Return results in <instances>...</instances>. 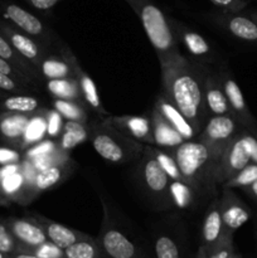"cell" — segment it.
Instances as JSON below:
<instances>
[{
  "mask_svg": "<svg viewBox=\"0 0 257 258\" xmlns=\"http://www.w3.org/2000/svg\"><path fill=\"white\" fill-rule=\"evenodd\" d=\"M197 258H207V254H206V251H204L202 247H199L198 252H197Z\"/></svg>",
  "mask_w": 257,
  "mask_h": 258,
  "instance_id": "f907efd6",
  "label": "cell"
},
{
  "mask_svg": "<svg viewBox=\"0 0 257 258\" xmlns=\"http://www.w3.org/2000/svg\"><path fill=\"white\" fill-rule=\"evenodd\" d=\"M59 53L60 55L70 63L71 68H72L73 71V75H75L76 81H77L78 86H80L81 95H82L83 101H85V103L87 105V107H90L93 112L102 116V117L110 116V113L105 110L102 102H101L100 95H98V91L95 82H93L92 78L82 70L80 62H78L76 55L72 53V50H71L67 45L59 44Z\"/></svg>",
  "mask_w": 257,
  "mask_h": 258,
  "instance_id": "7c38bea8",
  "label": "cell"
},
{
  "mask_svg": "<svg viewBox=\"0 0 257 258\" xmlns=\"http://www.w3.org/2000/svg\"><path fill=\"white\" fill-rule=\"evenodd\" d=\"M154 107L164 116L166 121L180 134L184 140H194L199 135L198 131L196 130L190 121L183 115L180 110L164 95L163 92L156 96Z\"/></svg>",
  "mask_w": 257,
  "mask_h": 258,
  "instance_id": "7402d4cb",
  "label": "cell"
},
{
  "mask_svg": "<svg viewBox=\"0 0 257 258\" xmlns=\"http://www.w3.org/2000/svg\"><path fill=\"white\" fill-rule=\"evenodd\" d=\"M24 252H29V253L35 254V256L40 258H65V251L50 241L44 242L40 246L34 247V248H30Z\"/></svg>",
  "mask_w": 257,
  "mask_h": 258,
  "instance_id": "ab89813d",
  "label": "cell"
},
{
  "mask_svg": "<svg viewBox=\"0 0 257 258\" xmlns=\"http://www.w3.org/2000/svg\"><path fill=\"white\" fill-rule=\"evenodd\" d=\"M52 106L54 110L60 113L65 120L76 121V122L88 123V111L87 106L83 103L76 102V101L59 100V98H53Z\"/></svg>",
  "mask_w": 257,
  "mask_h": 258,
  "instance_id": "836d02e7",
  "label": "cell"
},
{
  "mask_svg": "<svg viewBox=\"0 0 257 258\" xmlns=\"http://www.w3.org/2000/svg\"><path fill=\"white\" fill-rule=\"evenodd\" d=\"M30 115L19 112H0V139L7 145L22 150V141Z\"/></svg>",
  "mask_w": 257,
  "mask_h": 258,
  "instance_id": "603a6c76",
  "label": "cell"
},
{
  "mask_svg": "<svg viewBox=\"0 0 257 258\" xmlns=\"http://www.w3.org/2000/svg\"><path fill=\"white\" fill-rule=\"evenodd\" d=\"M212 19L233 37L244 42L257 43V20L251 15L218 9L212 14Z\"/></svg>",
  "mask_w": 257,
  "mask_h": 258,
  "instance_id": "9a60e30c",
  "label": "cell"
},
{
  "mask_svg": "<svg viewBox=\"0 0 257 258\" xmlns=\"http://www.w3.org/2000/svg\"><path fill=\"white\" fill-rule=\"evenodd\" d=\"M126 2H127V0H126Z\"/></svg>",
  "mask_w": 257,
  "mask_h": 258,
  "instance_id": "11a10c76",
  "label": "cell"
},
{
  "mask_svg": "<svg viewBox=\"0 0 257 258\" xmlns=\"http://www.w3.org/2000/svg\"><path fill=\"white\" fill-rule=\"evenodd\" d=\"M45 90L48 91V93L53 98L76 101V102L86 105L82 95H81L80 86H78L75 77L57 78V80L45 81Z\"/></svg>",
  "mask_w": 257,
  "mask_h": 258,
  "instance_id": "f1b7e54d",
  "label": "cell"
},
{
  "mask_svg": "<svg viewBox=\"0 0 257 258\" xmlns=\"http://www.w3.org/2000/svg\"><path fill=\"white\" fill-rule=\"evenodd\" d=\"M222 221L228 236L233 237L234 232L241 228L251 218V211L244 202L237 197L233 189L223 188L219 198Z\"/></svg>",
  "mask_w": 257,
  "mask_h": 258,
  "instance_id": "5bb4252c",
  "label": "cell"
},
{
  "mask_svg": "<svg viewBox=\"0 0 257 258\" xmlns=\"http://www.w3.org/2000/svg\"><path fill=\"white\" fill-rule=\"evenodd\" d=\"M18 247H19V243L10 232L7 222L0 221V252L12 256L17 253Z\"/></svg>",
  "mask_w": 257,
  "mask_h": 258,
  "instance_id": "74e56055",
  "label": "cell"
},
{
  "mask_svg": "<svg viewBox=\"0 0 257 258\" xmlns=\"http://www.w3.org/2000/svg\"><path fill=\"white\" fill-rule=\"evenodd\" d=\"M0 72L5 73V75L10 76V77L15 78V80L20 81V82L25 83V85L30 86V87H33L34 90H37L38 86H35L34 83H33V81L30 80V78L28 77L25 73H23L22 71L18 70L15 66H13L12 63H9L8 60L3 59V58H0Z\"/></svg>",
  "mask_w": 257,
  "mask_h": 258,
  "instance_id": "7bdbcfd3",
  "label": "cell"
},
{
  "mask_svg": "<svg viewBox=\"0 0 257 258\" xmlns=\"http://www.w3.org/2000/svg\"><path fill=\"white\" fill-rule=\"evenodd\" d=\"M38 72L42 80H57V78L75 77L70 63L62 55H52L48 53L38 66Z\"/></svg>",
  "mask_w": 257,
  "mask_h": 258,
  "instance_id": "4dcf8cb0",
  "label": "cell"
},
{
  "mask_svg": "<svg viewBox=\"0 0 257 258\" xmlns=\"http://www.w3.org/2000/svg\"><path fill=\"white\" fill-rule=\"evenodd\" d=\"M0 90L8 93H25L30 90H34V88L0 72Z\"/></svg>",
  "mask_w": 257,
  "mask_h": 258,
  "instance_id": "60d3db41",
  "label": "cell"
},
{
  "mask_svg": "<svg viewBox=\"0 0 257 258\" xmlns=\"http://www.w3.org/2000/svg\"><path fill=\"white\" fill-rule=\"evenodd\" d=\"M65 118L54 108H47V136L49 139L58 140L62 134Z\"/></svg>",
  "mask_w": 257,
  "mask_h": 258,
  "instance_id": "f35d334b",
  "label": "cell"
},
{
  "mask_svg": "<svg viewBox=\"0 0 257 258\" xmlns=\"http://www.w3.org/2000/svg\"><path fill=\"white\" fill-rule=\"evenodd\" d=\"M219 75H221L224 93H226L233 116L238 120V122L241 123L244 130L249 131L254 136H257V121L251 113V111H249L243 93H242L238 83L236 82L234 77L232 76L231 71L227 67H223L219 71Z\"/></svg>",
  "mask_w": 257,
  "mask_h": 258,
  "instance_id": "30bf717a",
  "label": "cell"
},
{
  "mask_svg": "<svg viewBox=\"0 0 257 258\" xmlns=\"http://www.w3.org/2000/svg\"><path fill=\"white\" fill-rule=\"evenodd\" d=\"M103 202V201H102ZM105 258H148L140 244L131 239L110 218L108 207L103 202V219L97 238Z\"/></svg>",
  "mask_w": 257,
  "mask_h": 258,
  "instance_id": "8992f818",
  "label": "cell"
},
{
  "mask_svg": "<svg viewBox=\"0 0 257 258\" xmlns=\"http://www.w3.org/2000/svg\"><path fill=\"white\" fill-rule=\"evenodd\" d=\"M169 22H170L171 29H173L176 40L181 42V44L186 48L191 59L206 63L208 66L216 63L217 58L214 50L212 49L211 44L204 39L203 35L194 32L188 25L174 19V18H169Z\"/></svg>",
  "mask_w": 257,
  "mask_h": 258,
  "instance_id": "8fae6325",
  "label": "cell"
},
{
  "mask_svg": "<svg viewBox=\"0 0 257 258\" xmlns=\"http://www.w3.org/2000/svg\"><path fill=\"white\" fill-rule=\"evenodd\" d=\"M40 108L42 103L39 98L23 93L5 96L0 100V112H19L32 115Z\"/></svg>",
  "mask_w": 257,
  "mask_h": 258,
  "instance_id": "f546056e",
  "label": "cell"
},
{
  "mask_svg": "<svg viewBox=\"0 0 257 258\" xmlns=\"http://www.w3.org/2000/svg\"><path fill=\"white\" fill-rule=\"evenodd\" d=\"M242 128L238 120L232 115L209 116L197 139L211 149L219 163L224 149L241 133Z\"/></svg>",
  "mask_w": 257,
  "mask_h": 258,
  "instance_id": "52a82bcc",
  "label": "cell"
},
{
  "mask_svg": "<svg viewBox=\"0 0 257 258\" xmlns=\"http://www.w3.org/2000/svg\"><path fill=\"white\" fill-rule=\"evenodd\" d=\"M10 203H12V202H10L9 198L4 194V191H3V188H2V184H0V207H9Z\"/></svg>",
  "mask_w": 257,
  "mask_h": 258,
  "instance_id": "7dc6e473",
  "label": "cell"
},
{
  "mask_svg": "<svg viewBox=\"0 0 257 258\" xmlns=\"http://www.w3.org/2000/svg\"><path fill=\"white\" fill-rule=\"evenodd\" d=\"M90 141L96 153L112 164L136 163L145 145L118 131L107 117L90 122Z\"/></svg>",
  "mask_w": 257,
  "mask_h": 258,
  "instance_id": "3957f363",
  "label": "cell"
},
{
  "mask_svg": "<svg viewBox=\"0 0 257 258\" xmlns=\"http://www.w3.org/2000/svg\"><path fill=\"white\" fill-rule=\"evenodd\" d=\"M252 163L249 148V131L242 128L241 133L227 145L216 169V183L222 185L247 164Z\"/></svg>",
  "mask_w": 257,
  "mask_h": 258,
  "instance_id": "ba28073f",
  "label": "cell"
},
{
  "mask_svg": "<svg viewBox=\"0 0 257 258\" xmlns=\"http://www.w3.org/2000/svg\"><path fill=\"white\" fill-rule=\"evenodd\" d=\"M163 93L183 112L198 133L208 120L204 103V82L211 68L180 53L160 63Z\"/></svg>",
  "mask_w": 257,
  "mask_h": 258,
  "instance_id": "6da1fadb",
  "label": "cell"
},
{
  "mask_svg": "<svg viewBox=\"0 0 257 258\" xmlns=\"http://www.w3.org/2000/svg\"><path fill=\"white\" fill-rule=\"evenodd\" d=\"M150 116L153 122L154 145L171 151L185 141L183 136L164 118V116L155 107L151 108Z\"/></svg>",
  "mask_w": 257,
  "mask_h": 258,
  "instance_id": "cb8c5ba5",
  "label": "cell"
},
{
  "mask_svg": "<svg viewBox=\"0 0 257 258\" xmlns=\"http://www.w3.org/2000/svg\"><path fill=\"white\" fill-rule=\"evenodd\" d=\"M143 24L144 30L155 49L159 63L173 59L180 54L178 40L171 29L169 18L153 0H127Z\"/></svg>",
  "mask_w": 257,
  "mask_h": 258,
  "instance_id": "277c9868",
  "label": "cell"
},
{
  "mask_svg": "<svg viewBox=\"0 0 257 258\" xmlns=\"http://www.w3.org/2000/svg\"><path fill=\"white\" fill-rule=\"evenodd\" d=\"M22 150L12 148H3L0 146V165H8V164H17L24 159Z\"/></svg>",
  "mask_w": 257,
  "mask_h": 258,
  "instance_id": "ee69618b",
  "label": "cell"
},
{
  "mask_svg": "<svg viewBox=\"0 0 257 258\" xmlns=\"http://www.w3.org/2000/svg\"><path fill=\"white\" fill-rule=\"evenodd\" d=\"M10 258H40V257L35 256V254L33 253H29V252H17V253L12 254V257Z\"/></svg>",
  "mask_w": 257,
  "mask_h": 258,
  "instance_id": "c3c4849f",
  "label": "cell"
},
{
  "mask_svg": "<svg viewBox=\"0 0 257 258\" xmlns=\"http://www.w3.org/2000/svg\"><path fill=\"white\" fill-rule=\"evenodd\" d=\"M257 180V164L249 163L243 169L234 174L231 179L222 184V188L237 189V188H247L251 185L253 181Z\"/></svg>",
  "mask_w": 257,
  "mask_h": 258,
  "instance_id": "d590c367",
  "label": "cell"
},
{
  "mask_svg": "<svg viewBox=\"0 0 257 258\" xmlns=\"http://www.w3.org/2000/svg\"><path fill=\"white\" fill-rule=\"evenodd\" d=\"M28 216L34 219L42 227L48 241L53 242V243L57 244L62 249H66L71 244L75 243V242L86 238L88 236V234L77 231V229L70 228V227L57 223V222L52 221V219L47 218V217L42 216V214L37 213V212L28 213Z\"/></svg>",
  "mask_w": 257,
  "mask_h": 258,
  "instance_id": "ffe728a7",
  "label": "cell"
},
{
  "mask_svg": "<svg viewBox=\"0 0 257 258\" xmlns=\"http://www.w3.org/2000/svg\"><path fill=\"white\" fill-rule=\"evenodd\" d=\"M218 9L228 10V12L239 13L248 5L249 0H209Z\"/></svg>",
  "mask_w": 257,
  "mask_h": 258,
  "instance_id": "f6af8a7d",
  "label": "cell"
},
{
  "mask_svg": "<svg viewBox=\"0 0 257 258\" xmlns=\"http://www.w3.org/2000/svg\"><path fill=\"white\" fill-rule=\"evenodd\" d=\"M58 148H59V145H58V140H55V139L45 138L43 139L42 141H39V143L34 144V145L25 149V150L23 151V156H24V159H28V160H33V159L38 158V156L53 153V151L57 150Z\"/></svg>",
  "mask_w": 257,
  "mask_h": 258,
  "instance_id": "8d00e7d4",
  "label": "cell"
},
{
  "mask_svg": "<svg viewBox=\"0 0 257 258\" xmlns=\"http://www.w3.org/2000/svg\"><path fill=\"white\" fill-rule=\"evenodd\" d=\"M25 2L39 12H49L60 0H25Z\"/></svg>",
  "mask_w": 257,
  "mask_h": 258,
  "instance_id": "bcb514c9",
  "label": "cell"
},
{
  "mask_svg": "<svg viewBox=\"0 0 257 258\" xmlns=\"http://www.w3.org/2000/svg\"><path fill=\"white\" fill-rule=\"evenodd\" d=\"M155 258H184V248L180 239L168 229L158 231L154 236Z\"/></svg>",
  "mask_w": 257,
  "mask_h": 258,
  "instance_id": "484cf974",
  "label": "cell"
},
{
  "mask_svg": "<svg viewBox=\"0 0 257 258\" xmlns=\"http://www.w3.org/2000/svg\"><path fill=\"white\" fill-rule=\"evenodd\" d=\"M251 17L253 18V19H256V20H257V10H256V12L251 13Z\"/></svg>",
  "mask_w": 257,
  "mask_h": 258,
  "instance_id": "816d5d0a",
  "label": "cell"
},
{
  "mask_svg": "<svg viewBox=\"0 0 257 258\" xmlns=\"http://www.w3.org/2000/svg\"><path fill=\"white\" fill-rule=\"evenodd\" d=\"M135 181L141 193L158 211L173 209L169 196L170 179L159 165L150 145H145L143 154L136 161Z\"/></svg>",
  "mask_w": 257,
  "mask_h": 258,
  "instance_id": "5b68a950",
  "label": "cell"
},
{
  "mask_svg": "<svg viewBox=\"0 0 257 258\" xmlns=\"http://www.w3.org/2000/svg\"><path fill=\"white\" fill-rule=\"evenodd\" d=\"M76 168H77L76 163L72 159H70L65 163L48 166V168L38 171L32 184L35 197L39 196L40 193H44V191L55 188L57 185H60L63 181L67 180L75 173Z\"/></svg>",
  "mask_w": 257,
  "mask_h": 258,
  "instance_id": "44dd1931",
  "label": "cell"
},
{
  "mask_svg": "<svg viewBox=\"0 0 257 258\" xmlns=\"http://www.w3.org/2000/svg\"><path fill=\"white\" fill-rule=\"evenodd\" d=\"M5 222L19 243L18 252L28 251L48 241L42 227L29 216L27 218H9Z\"/></svg>",
  "mask_w": 257,
  "mask_h": 258,
  "instance_id": "ac0fdd59",
  "label": "cell"
},
{
  "mask_svg": "<svg viewBox=\"0 0 257 258\" xmlns=\"http://www.w3.org/2000/svg\"><path fill=\"white\" fill-rule=\"evenodd\" d=\"M207 258H242L241 254L234 248L233 241H224L206 252Z\"/></svg>",
  "mask_w": 257,
  "mask_h": 258,
  "instance_id": "b9f144b4",
  "label": "cell"
},
{
  "mask_svg": "<svg viewBox=\"0 0 257 258\" xmlns=\"http://www.w3.org/2000/svg\"><path fill=\"white\" fill-rule=\"evenodd\" d=\"M0 32L9 40L15 50L28 62L32 63L38 71L39 63L48 54V48L35 38H30V35L23 33L12 23L0 20Z\"/></svg>",
  "mask_w": 257,
  "mask_h": 258,
  "instance_id": "4fadbf2b",
  "label": "cell"
},
{
  "mask_svg": "<svg viewBox=\"0 0 257 258\" xmlns=\"http://www.w3.org/2000/svg\"><path fill=\"white\" fill-rule=\"evenodd\" d=\"M5 96H7V95H5V92H4V91H2V90H0V100H2V98H4Z\"/></svg>",
  "mask_w": 257,
  "mask_h": 258,
  "instance_id": "f5cc1de1",
  "label": "cell"
},
{
  "mask_svg": "<svg viewBox=\"0 0 257 258\" xmlns=\"http://www.w3.org/2000/svg\"><path fill=\"white\" fill-rule=\"evenodd\" d=\"M87 140H90V123L65 120L62 134L58 138L60 150L70 153L76 146Z\"/></svg>",
  "mask_w": 257,
  "mask_h": 258,
  "instance_id": "4316f807",
  "label": "cell"
},
{
  "mask_svg": "<svg viewBox=\"0 0 257 258\" xmlns=\"http://www.w3.org/2000/svg\"><path fill=\"white\" fill-rule=\"evenodd\" d=\"M45 136H47V108L42 107L37 112L30 115L29 122L23 136L22 151L42 141Z\"/></svg>",
  "mask_w": 257,
  "mask_h": 258,
  "instance_id": "1f68e13d",
  "label": "cell"
},
{
  "mask_svg": "<svg viewBox=\"0 0 257 258\" xmlns=\"http://www.w3.org/2000/svg\"><path fill=\"white\" fill-rule=\"evenodd\" d=\"M202 244L201 247L206 252L211 251L216 246L224 241H233V237L228 236L224 229L223 221H222L221 208H219V198H216L204 214L202 222Z\"/></svg>",
  "mask_w": 257,
  "mask_h": 258,
  "instance_id": "2e32d148",
  "label": "cell"
},
{
  "mask_svg": "<svg viewBox=\"0 0 257 258\" xmlns=\"http://www.w3.org/2000/svg\"><path fill=\"white\" fill-rule=\"evenodd\" d=\"M204 103L209 116L232 115L227 96L224 93L219 71H209L204 82Z\"/></svg>",
  "mask_w": 257,
  "mask_h": 258,
  "instance_id": "d6986e66",
  "label": "cell"
},
{
  "mask_svg": "<svg viewBox=\"0 0 257 258\" xmlns=\"http://www.w3.org/2000/svg\"><path fill=\"white\" fill-rule=\"evenodd\" d=\"M183 180L193 186L201 197L217 191L216 169L218 159L211 149L198 139L185 140L171 150Z\"/></svg>",
  "mask_w": 257,
  "mask_h": 258,
  "instance_id": "7a4b0ae2",
  "label": "cell"
},
{
  "mask_svg": "<svg viewBox=\"0 0 257 258\" xmlns=\"http://www.w3.org/2000/svg\"><path fill=\"white\" fill-rule=\"evenodd\" d=\"M3 14H4L5 19L9 20L14 27H17L25 34L39 40L47 48L55 39L52 37V32H50L49 28L39 18L25 10L24 8L19 7V5L12 4V3L4 4Z\"/></svg>",
  "mask_w": 257,
  "mask_h": 258,
  "instance_id": "9c48e42d",
  "label": "cell"
},
{
  "mask_svg": "<svg viewBox=\"0 0 257 258\" xmlns=\"http://www.w3.org/2000/svg\"><path fill=\"white\" fill-rule=\"evenodd\" d=\"M244 189H246L247 193H249L252 197H253V198L257 199V180L253 181L251 185L247 186V188H244Z\"/></svg>",
  "mask_w": 257,
  "mask_h": 258,
  "instance_id": "681fc988",
  "label": "cell"
},
{
  "mask_svg": "<svg viewBox=\"0 0 257 258\" xmlns=\"http://www.w3.org/2000/svg\"><path fill=\"white\" fill-rule=\"evenodd\" d=\"M8 256H9V254H5L3 253V252H0V258H8Z\"/></svg>",
  "mask_w": 257,
  "mask_h": 258,
  "instance_id": "db71d44e",
  "label": "cell"
},
{
  "mask_svg": "<svg viewBox=\"0 0 257 258\" xmlns=\"http://www.w3.org/2000/svg\"><path fill=\"white\" fill-rule=\"evenodd\" d=\"M150 149L153 151L155 159L158 160L159 165L165 171V174L169 176L170 180H183V176H181L179 166L176 164V160L173 154H171V151L158 148L155 145H150Z\"/></svg>",
  "mask_w": 257,
  "mask_h": 258,
  "instance_id": "e575fe53",
  "label": "cell"
},
{
  "mask_svg": "<svg viewBox=\"0 0 257 258\" xmlns=\"http://www.w3.org/2000/svg\"><path fill=\"white\" fill-rule=\"evenodd\" d=\"M65 251V258H105L97 238L87 236L67 247Z\"/></svg>",
  "mask_w": 257,
  "mask_h": 258,
  "instance_id": "d6a6232c",
  "label": "cell"
},
{
  "mask_svg": "<svg viewBox=\"0 0 257 258\" xmlns=\"http://www.w3.org/2000/svg\"><path fill=\"white\" fill-rule=\"evenodd\" d=\"M0 58L8 60V62L12 63L13 66H15L18 70H20L23 73H25V75L33 81V83H34L35 86H38L43 81L42 78H40L39 72L37 71V68H35L32 63L28 62L25 58H23L22 55L15 50V48L10 44L9 40L3 35L2 32H0Z\"/></svg>",
  "mask_w": 257,
  "mask_h": 258,
  "instance_id": "83f0119b",
  "label": "cell"
},
{
  "mask_svg": "<svg viewBox=\"0 0 257 258\" xmlns=\"http://www.w3.org/2000/svg\"><path fill=\"white\" fill-rule=\"evenodd\" d=\"M108 121L127 138L144 145H154L153 122L150 113L145 115L108 116Z\"/></svg>",
  "mask_w": 257,
  "mask_h": 258,
  "instance_id": "e0dca14e",
  "label": "cell"
},
{
  "mask_svg": "<svg viewBox=\"0 0 257 258\" xmlns=\"http://www.w3.org/2000/svg\"><path fill=\"white\" fill-rule=\"evenodd\" d=\"M169 196L173 209L180 212L193 211L201 198L198 191L184 180H170Z\"/></svg>",
  "mask_w": 257,
  "mask_h": 258,
  "instance_id": "d4e9b609",
  "label": "cell"
}]
</instances>
